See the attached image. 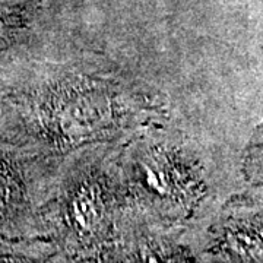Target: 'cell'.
I'll return each mask as SVG.
<instances>
[{
	"instance_id": "obj_1",
	"label": "cell",
	"mask_w": 263,
	"mask_h": 263,
	"mask_svg": "<svg viewBox=\"0 0 263 263\" xmlns=\"http://www.w3.org/2000/svg\"><path fill=\"white\" fill-rule=\"evenodd\" d=\"M54 82L44 101L43 126L48 146L60 152L113 139L158 113L146 95L98 72L65 67Z\"/></svg>"
},
{
	"instance_id": "obj_2",
	"label": "cell",
	"mask_w": 263,
	"mask_h": 263,
	"mask_svg": "<svg viewBox=\"0 0 263 263\" xmlns=\"http://www.w3.org/2000/svg\"><path fill=\"white\" fill-rule=\"evenodd\" d=\"M124 199L165 224H181L193 215L203 181L184 146L160 135H143L122 158Z\"/></svg>"
},
{
	"instance_id": "obj_3",
	"label": "cell",
	"mask_w": 263,
	"mask_h": 263,
	"mask_svg": "<svg viewBox=\"0 0 263 263\" xmlns=\"http://www.w3.org/2000/svg\"><path fill=\"white\" fill-rule=\"evenodd\" d=\"M122 177L103 158L73 165L57 203L63 247L75 254L100 253L113 241L116 221L124 202Z\"/></svg>"
},
{
	"instance_id": "obj_4",
	"label": "cell",
	"mask_w": 263,
	"mask_h": 263,
	"mask_svg": "<svg viewBox=\"0 0 263 263\" xmlns=\"http://www.w3.org/2000/svg\"><path fill=\"white\" fill-rule=\"evenodd\" d=\"M245 173L253 183H263V124L250 139L245 160Z\"/></svg>"
}]
</instances>
